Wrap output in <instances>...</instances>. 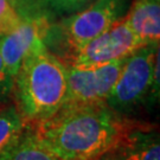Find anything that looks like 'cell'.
I'll return each mask as SVG.
<instances>
[{
	"mask_svg": "<svg viewBox=\"0 0 160 160\" xmlns=\"http://www.w3.org/2000/svg\"><path fill=\"white\" fill-rule=\"evenodd\" d=\"M37 125L34 137L58 160H98L132 131L128 121L106 103L64 106Z\"/></svg>",
	"mask_w": 160,
	"mask_h": 160,
	"instance_id": "6da1fadb",
	"label": "cell"
},
{
	"mask_svg": "<svg viewBox=\"0 0 160 160\" xmlns=\"http://www.w3.org/2000/svg\"><path fill=\"white\" fill-rule=\"evenodd\" d=\"M14 84L20 114L39 123L53 116L67 101L68 70L43 42L25 58Z\"/></svg>",
	"mask_w": 160,
	"mask_h": 160,
	"instance_id": "7a4b0ae2",
	"label": "cell"
},
{
	"mask_svg": "<svg viewBox=\"0 0 160 160\" xmlns=\"http://www.w3.org/2000/svg\"><path fill=\"white\" fill-rule=\"evenodd\" d=\"M155 86L159 89V48L147 44L126 58L104 103L119 114L125 113L137 107Z\"/></svg>",
	"mask_w": 160,
	"mask_h": 160,
	"instance_id": "3957f363",
	"label": "cell"
},
{
	"mask_svg": "<svg viewBox=\"0 0 160 160\" xmlns=\"http://www.w3.org/2000/svg\"><path fill=\"white\" fill-rule=\"evenodd\" d=\"M145 45L147 44L129 29L122 18L108 30L72 52L70 67L92 68L104 65L127 58Z\"/></svg>",
	"mask_w": 160,
	"mask_h": 160,
	"instance_id": "277c9868",
	"label": "cell"
},
{
	"mask_svg": "<svg viewBox=\"0 0 160 160\" xmlns=\"http://www.w3.org/2000/svg\"><path fill=\"white\" fill-rule=\"evenodd\" d=\"M129 0H94L64 20L65 38L72 52L125 17Z\"/></svg>",
	"mask_w": 160,
	"mask_h": 160,
	"instance_id": "5b68a950",
	"label": "cell"
},
{
	"mask_svg": "<svg viewBox=\"0 0 160 160\" xmlns=\"http://www.w3.org/2000/svg\"><path fill=\"white\" fill-rule=\"evenodd\" d=\"M125 61L126 58L92 68H67L68 95L64 106L104 103L119 78Z\"/></svg>",
	"mask_w": 160,
	"mask_h": 160,
	"instance_id": "8992f818",
	"label": "cell"
},
{
	"mask_svg": "<svg viewBox=\"0 0 160 160\" xmlns=\"http://www.w3.org/2000/svg\"><path fill=\"white\" fill-rule=\"evenodd\" d=\"M46 33V19L26 18L12 31L0 34V55L12 78H16L25 58L34 48L45 42Z\"/></svg>",
	"mask_w": 160,
	"mask_h": 160,
	"instance_id": "52a82bcc",
	"label": "cell"
},
{
	"mask_svg": "<svg viewBox=\"0 0 160 160\" xmlns=\"http://www.w3.org/2000/svg\"><path fill=\"white\" fill-rule=\"evenodd\" d=\"M123 19L143 43H159L160 0H133Z\"/></svg>",
	"mask_w": 160,
	"mask_h": 160,
	"instance_id": "ba28073f",
	"label": "cell"
},
{
	"mask_svg": "<svg viewBox=\"0 0 160 160\" xmlns=\"http://www.w3.org/2000/svg\"><path fill=\"white\" fill-rule=\"evenodd\" d=\"M116 151L119 160H160L158 133L131 131Z\"/></svg>",
	"mask_w": 160,
	"mask_h": 160,
	"instance_id": "9c48e42d",
	"label": "cell"
},
{
	"mask_svg": "<svg viewBox=\"0 0 160 160\" xmlns=\"http://www.w3.org/2000/svg\"><path fill=\"white\" fill-rule=\"evenodd\" d=\"M94 0H20L30 18H44L48 14H68L83 10ZM26 19V18H25Z\"/></svg>",
	"mask_w": 160,
	"mask_h": 160,
	"instance_id": "30bf717a",
	"label": "cell"
},
{
	"mask_svg": "<svg viewBox=\"0 0 160 160\" xmlns=\"http://www.w3.org/2000/svg\"><path fill=\"white\" fill-rule=\"evenodd\" d=\"M25 119L16 107L0 109V159L24 134Z\"/></svg>",
	"mask_w": 160,
	"mask_h": 160,
	"instance_id": "8fae6325",
	"label": "cell"
},
{
	"mask_svg": "<svg viewBox=\"0 0 160 160\" xmlns=\"http://www.w3.org/2000/svg\"><path fill=\"white\" fill-rule=\"evenodd\" d=\"M0 160H58L38 141L34 134H23Z\"/></svg>",
	"mask_w": 160,
	"mask_h": 160,
	"instance_id": "7c38bea8",
	"label": "cell"
},
{
	"mask_svg": "<svg viewBox=\"0 0 160 160\" xmlns=\"http://www.w3.org/2000/svg\"><path fill=\"white\" fill-rule=\"evenodd\" d=\"M22 18L10 0H0V34L10 32L22 23Z\"/></svg>",
	"mask_w": 160,
	"mask_h": 160,
	"instance_id": "4fadbf2b",
	"label": "cell"
},
{
	"mask_svg": "<svg viewBox=\"0 0 160 160\" xmlns=\"http://www.w3.org/2000/svg\"><path fill=\"white\" fill-rule=\"evenodd\" d=\"M14 78H12L7 72L4 61L0 55V103H2L13 90Z\"/></svg>",
	"mask_w": 160,
	"mask_h": 160,
	"instance_id": "5bb4252c",
	"label": "cell"
},
{
	"mask_svg": "<svg viewBox=\"0 0 160 160\" xmlns=\"http://www.w3.org/2000/svg\"><path fill=\"white\" fill-rule=\"evenodd\" d=\"M98 160H119V159H118V157H109V158H106V155H104V157L100 158Z\"/></svg>",
	"mask_w": 160,
	"mask_h": 160,
	"instance_id": "9a60e30c",
	"label": "cell"
}]
</instances>
